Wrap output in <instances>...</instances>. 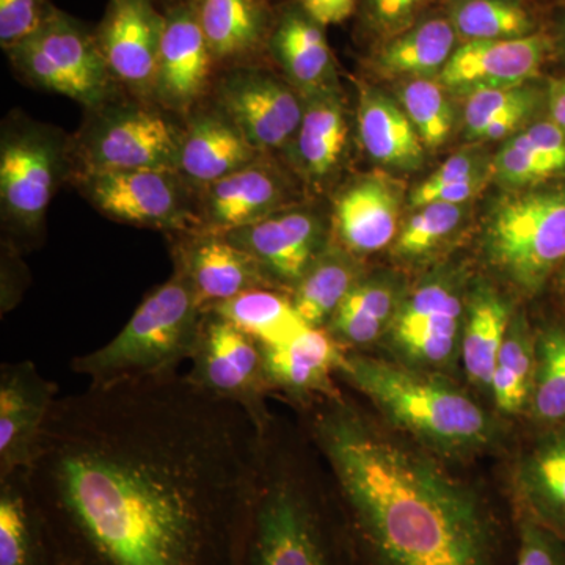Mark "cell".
Listing matches in <instances>:
<instances>
[{
  "mask_svg": "<svg viewBox=\"0 0 565 565\" xmlns=\"http://www.w3.org/2000/svg\"><path fill=\"white\" fill-rule=\"evenodd\" d=\"M259 434L172 373L58 397L29 482L62 565H234Z\"/></svg>",
  "mask_w": 565,
  "mask_h": 565,
  "instance_id": "cell-1",
  "label": "cell"
},
{
  "mask_svg": "<svg viewBox=\"0 0 565 565\" xmlns=\"http://www.w3.org/2000/svg\"><path fill=\"white\" fill-rule=\"evenodd\" d=\"M351 565H508L503 520L473 487L379 429L343 397L315 405Z\"/></svg>",
  "mask_w": 565,
  "mask_h": 565,
  "instance_id": "cell-2",
  "label": "cell"
},
{
  "mask_svg": "<svg viewBox=\"0 0 565 565\" xmlns=\"http://www.w3.org/2000/svg\"><path fill=\"white\" fill-rule=\"evenodd\" d=\"M234 565H351L337 498L311 481L273 419L259 434L243 537Z\"/></svg>",
  "mask_w": 565,
  "mask_h": 565,
  "instance_id": "cell-3",
  "label": "cell"
},
{
  "mask_svg": "<svg viewBox=\"0 0 565 565\" xmlns=\"http://www.w3.org/2000/svg\"><path fill=\"white\" fill-rule=\"evenodd\" d=\"M338 374L396 429L441 455L470 456L497 440L492 416L435 371L345 352Z\"/></svg>",
  "mask_w": 565,
  "mask_h": 565,
  "instance_id": "cell-4",
  "label": "cell"
},
{
  "mask_svg": "<svg viewBox=\"0 0 565 565\" xmlns=\"http://www.w3.org/2000/svg\"><path fill=\"white\" fill-rule=\"evenodd\" d=\"M203 316L189 282L173 273L145 297L110 343L76 356L71 370L95 385L178 373V366L191 360Z\"/></svg>",
  "mask_w": 565,
  "mask_h": 565,
  "instance_id": "cell-5",
  "label": "cell"
},
{
  "mask_svg": "<svg viewBox=\"0 0 565 565\" xmlns=\"http://www.w3.org/2000/svg\"><path fill=\"white\" fill-rule=\"evenodd\" d=\"M490 266L527 294L565 263V188L519 193L497 204L487 222Z\"/></svg>",
  "mask_w": 565,
  "mask_h": 565,
  "instance_id": "cell-6",
  "label": "cell"
},
{
  "mask_svg": "<svg viewBox=\"0 0 565 565\" xmlns=\"http://www.w3.org/2000/svg\"><path fill=\"white\" fill-rule=\"evenodd\" d=\"M181 129L143 102L104 104L70 141L76 177L121 170H177Z\"/></svg>",
  "mask_w": 565,
  "mask_h": 565,
  "instance_id": "cell-7",
  "label": "cell"
},
{
  "mask_svg": "<svg viewBox=\"0 0 565 565\" xmlns=\"http://www.w3.org/2000/svg\"><path fill=\"white\" fill-rule=\"evenodd\" d=\"M7 57L29 84L66 96L88 110L109 103L117 84L95 32L62 10L32 39L7 52Z\"/></svg>",
  "mask_w": 565,
  "mask_h": 565,
  "instance_id": "cell-8",
  "label": "cell"
},
{
  "mask_svg": "<svg viewBox=\"0 0 565 565\" xmlns=\"http://www.w3.org/2000/svg\"><path fill=\"white\" fill-rule=\"evenodd\" d=\"M70 159V141L57 129L17 118L0 139V206L3 223L18 236L43 226Z\"/></svg>",
  "mask_w": 565,
  "mask_h": 565,
  "instance_id": "cell-9",
  "label": "cell"
},
{
  "mask_svg": "<svg viewBox=\"0 0 565 565\" xmlns=\"http://www.w3.org/2000/svg\"><path fill=\"white\" fill-rule=\"evenodd\" d=\"M185 377L202 392L239 405L258 434L273 423L266 405L273 393L264 367L263 345L221 316L204 313Z\"/></svg>",
  "mask_w": 565,
  "mask_h": 565,
  "instance_id": "cell-10",
  "label": "cell"
},
{
  "mask_svg": "<svg viewBox=\"0 0 565 565\" xmlns=\"http://www.w3.org/2000/svg\"><path fill=\"white\" fill-rule=\"evenodd\" d=\"M85 199L114 221L182 233L200 228L199 215L177 170L141 169L81 174Z\"/></svg>",
  "mask_w": 565,
  "mask_h": 565,
  "instance_id": "cell-11",
  "label": "cell"
},
{
  "mask_svg": "<svg viewBox=\"0 0 565 565\" xmlns=\"http://www.w3.org/2000/svg\"><path fill=\"white\" fill-rule=\"evenodd\" d=\"M467 297L459 277L438 273L405 294L390 327V341L401 363L440 371L460 355Z\"/></svg>",
  "mask_w": 565,
  "mask_h": 565,
  "instance_id": "cell-12",
  "label": "cell"
},
{
  "mask_svg": "<svg viewBox=\"0 0 565 565\" xmlns=\"http://www.w3.org/2000/svg\"><path fill=\"white\" fill-rule=\"evenodd\" d=\"M214 106L262 154L285 152L302 122L305 98L282 76L255 63L232 66L214 82Z\"/></svg>",
  "mask_w": 565,
  "mask_h": 565,
  "instance_id": "cell-13",
  "label": "cell"
},
{
  "mask_svg": "<svg viewBox=\"0 0 565 565\" xmlns=\"http://www.w3.org/2000/svg\"><path fill=\"white\" fill-rule=\"evenodd\" d=\"M163 24L154 0H109L95 31L111 77L139 102L154 98Z\"/></svg>",
  "mask_w": 565,
  "mask_h": 565,
  "instance_id": "cell-14",
  "label": "cell"
},
{
  "mask_svg": "<svg viewBox=\"0 0 565 565\" xmlns=\"http://www.w3.org/2000/svg\"><path fill=\"white\" fill-rule=\"evenodd\" d=\"M221 234L248 253L277 288L289 291L330 243L322 215L297 204L262 222Z\"/></svg>",
  "mask_w": 565,
  "mask_h": 565,
  "instance_id": "cell-15",
  "label": "cell"
},
{
  "mask_svg": "<svg viewBox=\"0 0 565 565\" xmlns=\"http://www.w3.org/2000/svg\"><path fill=\"white\" fill-rule=\"evenodd\" d=\"M174 274L191 286L204 313L252 289L277 288L248 253L221 233L196 228L178 233Z\"/></svg>",
  "mask_w": 565,
  "mask_h": 565,
  "instance_id": "cell-16",
  "label": "cell"
},
{
  "mask_svg": "<svg viewBox=\"0 0 565 565\" xmlns=\"http://www.w3.org/2000/svg\"><path fill=\"white\" fill-rule=\"evenodd\" d=\"M156 73L154 98L162 109L192 114L214 82L215 62L196 20L192 0H178L166 11Z\"/></svg>",
  "mask_w": 565,
  "mask_h": 565,
  "instance_id": "cell-17",
  "label": "cell"
},
{
  "mask_svg": "<svg viewBox=\"0 0 565 565\" xmlns=\"http://www.w3.org/2000/svg\"><path fill=\"white\" fill-rule=\"evenodd\" d=\"M58 386L32 362L0 367V478L31 470Z\"/></svg>",
  "mask_w": 565,
  "mask_h": 565,
  "instance_id": "cell-18",
  "label": "cell"
},
{
  "mask_svg": "<svg viewBox=\"0 0 565 565\" xmlns=\"http://www.w3.org/2000/svg\"><path fill=\"white\" fill-rule=\"evenodd\" d=\"M292 189L270 156L199 191L200 228L226 233L270 217L292 206Z\"/></svg>",
  "mask_w": 565,
  "mask_h": 565,
  "instance_id": "cell-19",
  "label": "cell"
},
{
  "mask_svg": "<svg viewBox=\"0 0 565 565\" xmlns=\"http://www.w3.org/2000/svg\"><path fill=\"white\" fill-rule=\"evenodd\" d=\"M552 52L555 44L546 32L516 40L467 41L457 46L438 81L465 95L519 87L537 76Z\"/></svg>",
  "mask_w": 565,
  "mask_h": 565,
  "instance_id": "cell-20",
  "label": "cell"
},
{
  "mask_svg": "<svg viewBox=\"0 0 565 565\" xmlns=\"http://www.w3.org/2000/svg\"><path fill=\"white\" fill-rule=\"evenodd\" d=\"M345 352L326 329L315 327H307L281 343L263 345L270 390L300 405L334 399L340 393L334 390L333 375Z\"/></svg>",
  "mask_w": 565,
  "mask_h": 565,
  "instance_id": "cell-21",
  "label": "cell"
},
{
  "mask_svg": "<svg viewBox=\"0 0 565 565\" xmlns=\"http://www.w3.org/2000/svg\"><path fill=\"white\" fill-rule=\"evenodd\" d=\"M401 203L403 191L388 177L355 178L334 200V241L356 258L384 250L399 233Z\"/></svg>",
  "mask_w": 565,
  "mask_h": 565,
  "instance_id": "cell-22",
  "label": "cell"
},
{
  "mask_svg": "<svg viewBox=\"0 0 565 565\" xmlns=\"http://www.w3.org/2000/svg\"><path fill=\"white\" fill-rule=\"evenodd\" d=\"M267 54L303 98L338 88L337 62L326 28L297 0L277 10Z\"/></svg>",
  "mask_w": 565,
  "mask_h": 565,
  "instance_id": "cell-23",
  "label": "cell"
},
{
  "mask_svg": "<svg viewBox=\"0 0 565 565\" xmlns=\"http://www.w3.org/2000/svg\"><path fill=\"white\" fill-rule=\"evenodd\" d=\"M264 154L217 107L189 114L181 129L177 172L195 191L222 180Z\"/></svg>",
  "mask_w": 565,
  "mask_h": 565,
  "instance_id": "cell-24",
  "label": "cell"
},
{
  "mask_svg": "<svg viewBox=\"0 0 565 565\" xmlns=\"http://www.w3.org/2000/svg\"><path fill=\"white\" fill-rule=\"evenodd\" d=\"M215 65H247L267 52L277 10L269 0H192Z\"/></svg>",
  "mask_w": 565,
  "mask_h": 565,
  "instance_id": "cell-25",
  "label": "cell"
},
{
  "mask_svg": "<svg viewBox=\"0 0 565 565\" xmlns=\"http://www.w3.org/2000/svg\"><path fill=\"white\" fill-rule=\"evenodd\" d=\"M459 44L451 21L438 9L403 32L375 43L370 65L385 79L438 77Z\"/></svg>",
  "mask_w": 565,
  "mask_h": 565,
  "instance_id": "cell-26",
  "label": "cell"
},
{
  "mask_svg": "<svg viewBox=\"0 0 565 565\" xmlns=\"http://www.w3.org/2000/svg\"><path fill=\"white\" fill-rule=\"evenodd\" d=\"M515 516H526L565 539V429L535 441L516 467Z\"/></svg>",
  "mask_w": 565,
  "mask_h": 565,
  "instance_id": "cell-27",
  "label": "cell"
},
{
  "mask_svg": "<svg viewBox=\"0 0 565 565\" xmlns=\"http://www.w3.org/2000/svg\"><path fill=\"white\" fill-rule=\"evenodd\" d=\"M349 125L338 88L305 98L302 122L285 154L305 181L322 184L340 169Z\"/></svg>",
  "mask_w": 565,
  "mask_h": 565,
  "instance_id": "cell-28",
  "label": "cell"
},
{
  "mask_svg": "<svg viewBox=\"0 0 565 565\" xmlns=\"http://www.w3.org/2000/svg\"><path fill=\"white\" fill-rule=\"evenodd\" d=\"M0 565H62L29 482V471L0 478Z\"/></svg>",
  "mask_w": 565,
  "mask_h": 565,
  "instance_id": "cell-29",
  "label": "cell"
},
{
  "mask_svg": "<svg viewBox=\"0 0 565 565\" xmlns=\"http://www.w3.org/2000/svg\"><path fill=\"white\" fill-rule=\"evenodd\" d=\"M404 289L394 275H363L326 326L345 351L377 343L396 318L404 300Z\"/></svg>",
  "mask_w": 565,
  "mask_h": 565,
  "instance_id": "cell-30",
  "label": "cell"
},
{
  "mask_svg": "<svg viewBox=\"0 0 565 565\" xmlns=\"http://www.w3.org/2000/svg\"><path fill=\"white\" fill-rule=\"evenodd\" d=\"M356 125L363 150L381 166L415 170L424 161V143L403 106L377 88H363Z\"/></svg>",
  "mask_w": 565,
  "mask_h": 565,
  "instance_id": "cell-31",
  "label": "cell"
},
{
  "mask_svg": "<svg viewBox=\"0 0 565 565\" xmlns=\"http://www.w3.org/2000/svg\"><path fill=\"white\" fill-rule=\"evenodd\" d=\"M512 316L511 303L489 282H478L467 296L460 359L468 381L487 392Z\"/></svg>",
  "mask_w": 565,
  "mask_h": 565,
  "instance_id": "cell-32",
  "label": "cell"
},
{
  "mask_svg": "<svg viewBox=\"0 0 565 565\" xmlns=\"http://www.w3.org/2000/svg\"><path fill=\"white\" fill-rule=\"evenodd\" d=\"M363 275L360 258L337 241H330L292 288L291 299L297 313L308 327L326 329Z\"/></svg>",
  "mask_w": 565,
  "mask_h": 565,
  "instance_id": "cell-33",
  "label": "cell"
},
{
  "mask_svg": "<svg viewBox=\"0 0 565 565\" xmlns=\"http://www.w3.org/2000/svg\"><path fill=\"white\" fill-rule=\"evenodd\" d=\"M440 9L460 43L525 39L544 32L531 0H444Z\"/></svg>",
  "mask_w": 565,
  "mask_h": 565,
  "instance_id": "cell-34",
  "label": "cell"
},
{
  "mask_svg": "<svg viewBox=\"0 0 565 565\" xmlns=\"http://www.w3.org/2000/svg\"><path fill=\"white\" fill-rule=\"evenodd\" d=\"M210 311L263 345L281 343L308 327L297 313L291 294L275 288L252 289L215 305Z\"/></svg>",
  "mask_w": 565,
  "mask_h": 565,
  "instance_id": "cell-35",
  "label": "cell"
},
{
  "mask_svg": "<svg viewBox=\"0 0 565 565\" xmlns=\"http://www.w3.org/2000/svg\"><path fill=\"white\" fill-rule=\"evenodd\" d=\"M535 371V338L526 316L515 313L498 353L489 392L505 415H516L530 404Z\"/></svg>",
  "mask_w": 565,
  "mask_h": 565,
  "instance_id": "cell-36",
  "label": "cell"
},
{
  "mask_svg": "<svg viewBox=\"0 0 565 565\" xmlns=\"http://www.w3.org/2000/svg\"><path fill=\"white\" fill-rule=\"evenodd\" d=\"M527 411L535 422H565V329L548 327L535 340V371Z\"/></svg>",
  "mask_w": 565,
  "mask_h": 565,
  "instance_id": "cell-37",
  "label": "cell"
},
{
  "mask_svg": "<svg viewBox=\"0 0 565 565\" xmlns=\"http://www.w3.org/2000/svg\"><path fill=\"white\" fill-rule=\"evenodd\" d=\"M399 104L415 126L424 147L435 150L451 137L455 110L440 81L434 77L403 81Z\"/></svg>",
  "mask_w": 565,
  "mask_h": 565,
  "instance_id": "cell-38",
  "label": "cell"
},
{
  "mask_svg": "<svg viewBox=\"0 0 565 565\" xmlns=\"http://www.w3.org/2000/svg\"><path fill=\"white\" fill-rule=\"evenodd\" d=\"M465 217V204L429 203L416 207L393 243V253L415 262L441 247L457 232Z\"/></svg>",
  "mask_w": 565,
  "mask_h": 565,
  "instance_id": "cell-39",
  "label": "cell"
},
{
  "mask_svg": "<svg viewBox=\"0 0 565 565\" xmlns=\"http://www.w3.org/2000/svg\"><path fill=\"white\" fill-rule=\"evenodd\" d=\"M539 93L527 85L486 88L467 95L463 109L465 134L468 140H478L487 126L511 111L535 109Z\"/></svg>",
  "mask_w": 565,
  "mask_h": 565,
  "instance_id": "cell-40",
  "label": "cell"
},
{
  "mask_svg": "<svg viewBox=\"0 0 565 565\" xmlns=\"http://www.w3.org/2000/svg\"><path fill=\"white\" fill-rule=\"evenodd\" d=\"M563 172L557 163L535 154L512 136L490 161V177L505 188H526Z\"/></svg>",
  "mask_w": 565,
  "mask_h": 565,
  "instance_id": "cell-41",
  "label": "cell"
},
{
  "mask_svg": "<svg viewBox=\"0 0 565 565\" xmlns=\"http://www.w3.org/2000/svg\"><path fill=\"white\" fill-rule=\"evenodd\" d=\"M437 2L444 0H362L359 10L364 31L379 43L411 28Z\"/></svg>",
  "mask_w": 565,
  "mask_h": 565,
  "instance_id": "cell-42",
  "label": "cell"
},
{
  "mask_svg": "<svg viewBox=\"0 0 565 565\" xmlns=\"http://www.w3.org/2000/svg\"><path fill=\"white\" fill-rule=\"evenodd\" d=\"M51 0H0V46L6 52L32 39L57 13Z\"/></svg>",
  "mask_w": 565,
  "mask_h": 565,
  "instance_id": "cell-43",
  "label": "cell"
},
{
  "mask_svg": "<svg viewBox=\"0 0 565 565\" xmlns=\"http://www.w3.org/2000/svg\"><path fill=\"white\" fill-rule=\"evenodd\" d=\"M508 565H565V539L526 516H515V542Z\"/></svg>",
  "mask_w": 565,
  "mask_h": 565,
  "instance_id": "cell-44",
  "label": "cell"
},
{
  "mask_svg": "<svg viewBox=\"0 0 565 565\" xmlns=\"http://www.w3.org/2000/svg\"><path fill=\"white\" fill-rule=\"evenodd\" d=\"M490 162H487L486 156L478 151H462L451 156L445 163H441L437 170L426 181H423L412 193L411 199L422 196L424 193L444 188V185L455 184V182L468 180V178L478 177V174L489 173Z\"/></svg>",
  "mask_w": 565,
  "mask_h": 565,
  "instance_id": "cell-45",
  "label": "cell"
},
{
  "mask_svg": "<svg viewBox=\"0 0 565 565\" xmlns=\"http://www.w3.org/2000/svg\"><path fill=\"white\" fill-rule=\"evenodd\" d=\"M515 139L535 154L550 159L565 170V131L553 121H541L515 134Z\"/></svg>",
  "mask_w": 565,
  "mask_h": 565,
  "instance_id": "cell-46",
  "label": "cell"
},
{
  "mask_svg": "<svg viewBox=\"0 0 565 565\" xmlns=\"http://www.w3.org/2000/svg\"><path fill=\"white\" fill-rule=\"evenodd\" d=\"M297 2L310 17L327 28V25L341 24L351 18L359 10L362 0H297Z\"/></svg>",
  "mask_w": 565,
  "mask_h": 565,
  "instance_id": "cell-47",
  "label": "cell"
},
{
  "mask_svg": "<svg viewBox=\"0 0 565 565\" xmlns=\"http://www.w3.org/2000/svg\"><path fill=\"white\" fill-rule=\"evenodd\" d=\"M548 103L552 121L565 131V79L552 82Z\"/></svg>",
  "mask_w": 565,
  "mask_h": 565,
  "instance_id": "cell-48",
  "label": "cell"
},
{
  "mask_svg": "<svg viewBox=\"0 0 565 565\" xmlns=\"http://www.w3.org/2000/svg\"><path fill=\"white\" fill-rule=\"evenodd\" d=\"M550 35H552L553 44H555V52L565 58V11L563 17L557 20L555 33H550Z\"/></svg>",
  "mask_w": 565,
  "mask_h": 565,
  "instance_id": "cell-49",
  "label": "cell"
},
{
  "mask_svg": "<svg viewBox=\"0 0 565 565\" xmlns=\"http://www.w3.org/2000/svg\"><path fill=\"white\" fill-rule=\"evenodd\" d=\"M561 281H563V288L565 289V267L563 270V277H561Z\"/></svg>",
  "mask_w": 565,
  "mask_h": 565,
  "instance_id": "cell-50",
  "label": "cell"
}]
</instances>
